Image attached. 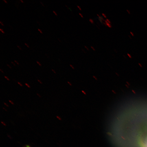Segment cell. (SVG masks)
<instances>
[{
	"label": "cell",
	"instance_id": "cell-2",
	"mask_svg": "<svg viewBox=\"0 0 147 147\" xmlns=\"http://www.w3.org/2000/svg\"><path fill=\"white\" fill-rule=\"evenodd\" d=\"M89 21L92 24H94V20L92 19L91 18H89Z\"/></svg>",
	"mask_w": 147,
	"mask_h": 147
},
{
	"label": "cell",
	"instance_id": "cell-14",
	"mask_svg": "<svg viewBox=\"0 0 147 147\" xmlns=\"http://www.w3.org/2000/svg\"><path fill=\"white\" fill-rule=\"evenodd\" d=\"M77 7H78V8L80 9V10H82V9L81 8V7L80 6H79V5H77Z\"/></svg>",
	"mask_w": 147,
	"mask_h": 147
},
{
	"label": "cell",
	"instance_id": "cell-42",
	"mask_svg": "<svg viewBox=\"0 0 147 147\" xmlns=\"http://www.w3.org/2000/svg\"><path fill=\"white\" fill-rule=\"evenodd\" d=\"M20 1H21L22 3H24V1H22V0H20Z\"/></svg>",
	"mask_w": 147,
	"mask_h": 147
},
{
	"label": "cell",
	"instance_id": "cell-4",
	"mask_svg": "<svg viewBox=\"0 0 147 147\" xmlns=\"http://www.w3.org/2000/svg\"><path fill=\"white\" fill-rule=\"evenodd\" d=\"M98 20H99V21H100V22L101 23H102L103 24V23L104 22H103V21L101 19V18H98Z\"/></svg>",
	"mask_w": 147,
	"mask_h": 147
},
{
	"label": "cell",
	"instance_id": "cell-28",
	"mask_svg": "<svg viewBox=\"0 0 147 147\" xmlns=\"http://www.w3.org/2000/svg\"><path fill=\"white\" fill-rule=\"evenodd\" d=\"M69 65L71 67V68H72L73 69H74V67L73 66L71 65V64H70Z\"/></svg>",
	"mask_w": 147,
	"mask_h": 147
},
{
	"label": "cell",
	"instance_id": "cell-18",
	"mask_svg": "<svg viewBox=\"0 0 147 147\" xmlns=\"http://www.w3.org/2000/svg\"><path fill=\"white\" fill-rule=\"evenodd\" d=\"M0 30H1V32L2 33H3V34H5V32L3 31V29H2L1 28L0 29Z\"/></svg>",
	"mask_w": 147,
	"mask_h": 147
},
{
	"label": "cell",
	"instance_id": "cell-3",
	"mask_svg": "<svg viewBox=\"0 0 147 147\" xmlns=\"http://www.w3.org/2000/svg\"><path fill=\"white\" fill-rule=\"evenodd\" d=\"M1 123L3 125L5 126H7L6 124H5V123L4 122H3V121H1Z\"/></svg>",
	"mask_w": 147,
	"mask_h": 147
},
{
	"label": "cell",
	"instance_id": "cell-25",
	"mask_svg": "<svg viewBox=\"0 0 147 147\" xmlns=\"http://www.w3.org/2000/svg\"><path fill=\"white\" fill-rule=\"evenodd\" d=\"M84 47H85V48L86 49H87L88 50H89V48L88 47H87V46L84 45Z\"/></svg>",
	"mask_w": 147,
	"mask_h": 147
},
{
	"label": "cell",
	"instance_id": "cell-32",
	"mask_svg": "<svg viewBox=\"0 0 147 147\" xmlns=\"http://www.w3.org/2000/svg\"><path fill=\"white\" fill-rule=\"evenodd\" d=\"M0 23L3 26H4V25H3V23L1 21H0Z\"/></svg>",
	"mask_w": 147,
	"mask_h": 147
},
{
	"label": "cell",
	"instance_id": "cell-36",
	"mask_svg": "<svg viewBox=\"0 0 147 147\" xmlns=\"http://www.w3.org/2000/svg\"><path fill=\"white\" fill-rule=\"evenodd\" d=\"M3 1H4L5 3H8V2H7V1H6V0H3Z\"/></svg>",
	"mask_w": 147,
	"mask_h": 147
},
{
	"label": "cell",
	"instance_id": "cell-20",
	"mask_svg": "<svg viewBox=\"0 0 147 147\" xmlns=\"http://www.w3.org/2000/svg\"><path fill=\"white\" fill-rule=\"evenodd\" d=\"M14 61L16 62V63L18 64V65H19L20 64L18 62L16 61V60H14Z\"/></svg>",
	"mask_w": 147,
	"mask_h": 147
},
{
	"label": "cell",
	"instance_id": "cell-1",
	"mask_svg": "<svg viewBox=\"0 0 147 147\" xmlns=\"http://www.w3.org/2000/svg\"><path fill=\"white\" fill-rule=\"evenodd\" d=\"M104 22L106 24V26H107L109 28H111L112 27V26L111 25V24L108 23V22L106 21V20H105Z\"/></svg>",
	"mask_w": 147,
	"mask_h": 147
},
{
	"label": "cell",
	"instance_id": "cell-37",
	"mask_svg": "<svg viewBox=\"0 0 147 147\" xmlns=\"http://www.w3.org/2000/svg\"><path fill=\"white\" fill-rule=\"evenodd\" d=\"M25 147H31L30 146H29V145H27L26 146H25Z\"/></svg>",
	"mask_w": 147,
	"mask_h": 147
},
{
	"label": "cell",
	"instance_id": "cell-40",
	"mask_svg": "<svg viewBox=\"0 0 147 147\" xmlns=\"http://www.w3.org/2000/svg\"><path fill=\"white\" fill-rule=\"evenodd\" d=\"M97 16H98V17H100V15H99V14H97Z\"/></svg>",
	"mask_w": 147,
	"mask_h": 147
},
{
	"label": "cell",
	"instance_id": "cell-43",
	"mask_svg": "<svg viewBox=\"0 0 147 147\" xmlns=\"http://www.w3.org/2000/svg\"><path fill=\"white\" fill-rule=\"evenodd\" d=\"M123 56L124 57V58H126V56H125V55H123Z\"/></svg>",
	"mask_w": 147,
	"mask_h": 147
},
{
	"label": "cell",
	"instance_id": "cell-31",
	"mask_svg": "<svg viewBox=\"0 0 147 147\" xmlns=\"http://www.w3.org/2000/svg\"><path fill=\"white\" fill-rule=\"evenodd\" d=\"M25 45L27 46V47L29 48V45H27V44L26 43H25Z\"/></svg>",
	"mask_w": 147,
	"mask_h": 147
},
{
	"label": "cell",
	"instance_id": "cell-12",
	"mask_svg": "<svg viewBox=\"0 0 147 147\" xmlns=\"http://www.w3.org/2000/svg\"><path fill=\"white\" fill-rule=\"evenodd\" d=\"M5 77V79H6V80L8 81H10V79H9L8 78V77L6 76H4Z\"/></svg>",
	"mask_w": 147,
	"mask_h": 147
},
{
	"label": "cell",
	"instance_id": "cell-27",
	"mask_svg": "<svg viewBox=\"0 0 147 147\" xmlns=\"http://www.w3.org/2000/svg\"><path fill=\"white\" fill-rule=\"evenodd\" d=\"M7 65L8 67L9 68H10V69H12V67H11L10 65H9L8 64H7Z\"/></svg>",
	"mask_w": 147,
	"mask_h": 147
},
{
	"label": "cell",
	"instance_id": "cell-6",
	"mask_svg": "<svg viewBox=\"0 0 147 147\" xmlns=\"http://www.w3.org/2000/svg\"><path fill=\"white\" fill-rule=\"evenodd\" d=\"M25 85L28 88H31L30 86L29 85V84H28L25 83Z\"/></svg>",
	"mask_w": 147,
	"mask_h": 147
},
{
	"label": "cell",
	"instance_id": "cell-11",
	"mask_svg": "<svg viewBox=\"0 0 147 147\" xmlns=\"http://www.w3.org/2000/svg\"><path fill=\"white\" fill-rule=\"evenodd\" d=\"M102 16L103 17L105 18H107V16L104 13H102Z\"/></svg>",
	"mask_w": 147,
	"mask_h": 147
},
{
	"label": "cell",
	"instance_id": "cell-15",
	"mask_svg": "<svg viewBox=\"0 0 147 147\" xmlns=\"http://www.w3.org/2000/svg\"><path fill=\"white\" fill-rule=\"evenodd\" d=\"M4 103V104L5 105V106H7V107H9V105H8V104L4 102V103Z\"/></svg>",
	"mask_w": 147,
	"mask_h": 147
},
{
	"label": "cell",
	"instance_id": "cell-33",
	"mask_svg": "<svg viewBox=\"0 0 147 147\" xmlns=\"http://www.w3.org/2000/svg\"><path fill=\"white\" fill-rule=\"evenodd\" d=\"M139 65L140 66V67H142V65H141V64L140 63H138Z\"/></svg>",
	"mask_w": 147,
	"mask_h": 147
},
{
	"label": "cell",
	"instance_id": "cell-9",
	"mask_svg": "<svg viewBox=\"0 0 147 147\" xmlns=\"http://www.w3.org/2000/svg\"><path fill=\"white\" fill-rule=\"evenodd\" d=\"M106 20L107 21L108 23H109L111 24V22L110 21V20L108 19V18H107Z\"/></svg>",
	"mask_w": 147,
	"mask_h": 147
},
{
	"label": "cell",
	"instance_id": "cell-34",
	"mask_svg": "<svg viewBox=\"0 0 147 147\" xmlns=\"http://www.w3.org/2000/svg\"><path fill=\"white\" fill-rule=\"evenodd\" d=\"M40 3H41V4H42V5H43V6H45V5H44V4H43V3H42V2H40Z\"/></svg>",
	"mask_w": 147,
	"mask_h": 147
},
{
	"label": "cell",
	"instance_id": "cell-24",
	"mask_svg": "<svg viewBox=\"0 0 147 147\" xmlns=\"http://www.w3.org/2000/svg\"><path fill=\"white\" fill-rule=\"evenodd\" d=\"M127 11L128 13V14H130V11L129 10H128V9H127L126 10Z\"/></svg>",
	"mask_w": 147,
	"mask_h": 147
},
{
	"label": "cell",
	"instance_id": "cell-17",
	"mask_svg": "<svg viewBox=\"0 0 147 147\" xmlns=\"http://www.w3.org/2000/svg\"><path fill=\"white\" fill-rule=\"evenodd\" d=\"M36 94L37 95H38V96L40 97V98H41V95H40V94H39L38 93H36Z\"/></svg>",
	"mask_w": 147,
	"mask_h": 147
},
{
	"label": "cell",
	"instance_id": "cell-38",
	"mask_svg": "<svg viewBox=\"0 0 147 147\" xmlns=\"http://www.w3.org/2000/svg\"><path fill=\"white\" fill-rule=\"evenodd\" d=\"M0 71H1V72L3 73H4V72H3V71L1 69H0Z\"/></svg>",
	"mask_w": 147,
	"mask_h": 147
},
{
	"label": "cell",
	"instance_id": "cell-26",
	"mask_svg": "<svg viewBox=\"0 0 147 147\" xmlns=\"http://www.w3.org/2000/svg\"><path fill=\"white\" fill-rule=\"evenodd\" d=\"M38 30L41 33V34H43V32H42V31L41 30V29H40L39 28L38 29Z\"/></svg>",
	"mask_w": 147,
	"mask_h": 147
},
{
	"label": "cell",
	"instance_id": "cell-13",
	"mask_svg": "<svg viewBox=\"0 0 147 147\" xmlns=\"http://www.w3.org/2000/svg\"><path fill=\"white\" fill-rule=\"evenodd\" d=\"M91 48L93 49V51H95L96 50V49H95V48L93 47V46H91Z\"/></svg>",
	"mask_w": 147,
	"mask_h": 147
},
{
	"label": "cell",
	"instance_id": "cell-21",
	"mask_svg": "<svg viewBox=\"0 0 147 147\" xmlns=\"http://www.w3.org/2000/svg\"><path fill=\"white\" fill-rule=\"evenodd\" d=\"M38 82L40 84H42V82L41 80H38Z\"/></svg>",
	"mask_w": 147,
	"mask_h": 147
},
{
	"label": "cell",
	"instance_id": "cell-10",
	"mask_svg": "<svg viewBox=\"0 0 147 147\" xmlns=\"http://www.w3.org/2000/svg\"><path fill=\"white\" fill-rule=\"evenodd\" d=\"M18 84H19V86H21V87H23V84H22L21 82H18Z\"/></svg>",
	"mask_w": 147,
	"mask_h": 147
},
{
	"label": "cell",
	"instance_id": "cell-35",
	"mask_svg": "<svg viewBox=\"0 0 147 147\" xmlns=\"http://www.w3.org/2000/svg\"><path fill=\"white\" fill-rule=\"evenodd\" d=\"M11 63L13 64V65H14V66H16V64H15L12 61L11 62Z\"/></svg>",
	"mask_w": 147,
	"mask_h": 147
},
{
	"label": "cell",
	"instance_id": "cell-16",
	"mask_svg": "<svg viewBox=\"0 0 147 147\" xmlns=\"http://www.w3.org/2000/svg\"><path fill=\"white\" fill-rule=\"evenodd\" d=\"M130 34H131L132 36H135V34H134V33L133 32H130Z\"/></svg>",
	"mask_w": 147,
	"mask_h": 147
},
{
	"label": "cell",
	"instance_id": "cell-44",
	"mask_svg": "<svg viewBox=\"0 0 147 147\" xmlns=\"http://www.w3.org/2000/svg\"><path fill=\"white\" fill-rule=\"evenodd\" d=\"M37 22L38 23V24H39V25H40V24L39 23V22H38L37 21Z\"/></svg>",
	"mask_w": 147,
	"mask_h": 147
},
{
	"label": "cell",
	"instance_id": "cell-41",
	"mask_svg": "<svg viewBox=\"0 0 147 147\" xmlns=\"http://www.w3.org/2000/svg\"><path fill=\"white\" fill-rule=\"evenodd\" d=\"M128 36L130 38H131V36H130V35H128Z\"/></svg>",
	"mask_w": 147,
	"mask_h": 147
},
{
	"label": "cell",
	"instance_id": "cell-8",
	"mask_svg": "<svg viewBox=\"0 0 147 147\" xmlns=\"http://www.w3.org/2000/svg\"><path fill=\"white\" fill-rule=\"evenodd\" d=\"M9 102H10V103H11V104L12 105H14V102H13L11 100H9Z\"/></svg>",
	"mask_w": 147,
	"mask_h": 147
},
{
	"label": "cell",
	"instance_id": "cell-7",
	"mask_svg": "<svg viewBox=\"0 0 147 147\" xmlns=\"http://www.w3.org/2000/svg\"><path fill=\"white\" fill-rule=\"evenodd\" d=\"M127 56L129 57V58H132V57L131 56V55H130V54H129V53H127Z\"/></svg>",
	"mask_w": 147,
	"mask_h": 147
},
{
	"label": "cell",
	"instance_id": "cell-45",
	"mask_svg": "<svg viewBox=\"0 0 147 147\" xmlns=\"http://www.w3.org/2000/svg\"><path fill=\"white\" fill-rule=\"evenodd\" d=\"M58 40H59V41H60V42H61V40H60V39H59V38H58Z\"/></svg>",
	"mask_w": 147,
	"mask_h": 147
},
{
	"label": "cell",
	"instance_id": "cell-23",
	"mask_svg": "<svg viewBox=\"0 0 147 147\" xmlns=\"http://www.w3.org/2000/svg\"><path fill=\"white\" fill-rule=\"evenodd\" d=\"M53 12L55 14V15H56V16H58L57 14V13L56 12H55V11H53Z\"/></svg>",
	"mask_w": 147,
	"mask_h": 147
},
{
	"label": "cell",
	"instance_id": "cell-22",
	"mask_svg": "<svg viewBox=\"0 0 147 147\" xmlns=\"http://www.w3.org/2000/svg\"><path fill=\"white\" fill-rule=\"evenodd\" d=\"M79 14L80 15V16H81L82 18H84V16L81 13H79Z\"/></svg>",
	"mask_w": 147,
	"mask_h": 147
},
{
	"label": "cell",
	"instance_id": "cell-29",
	"mask_svg": "<svg viewBox=\"0 0 147 147\" xmlns=\"http://www.w3.org/2000/svg\"><path fill=\"white\" fill-rule=\"evenodd\" d=\"M51 70H52L53 72H54L55 74H56V71H55V70L52 69H51Z\"/></svg>",
	"mask_w": 147,
	"mask_h": 147
},
{
	"label": "cell",
	"instance_id": "cell-30",
	"mask_svg": "<svg viewBox=\"0 0 147 147\" xmlns=\"http://www.w3.org/2000/svg\"><path fill=\"white\" fill-rule=\"evenodd\" d=\"M17 47H18V48H19L20 49V50H22V49L21 48V47H20L19 46H18V45H17Z\"/></svg>",
	"mask_w": 147,
	"mask_h": 147
},
{
	"label": "cell",
	"instance_id": "cell-5",
	"mask_svg": "<svg viewBox=\"0 0 147 147\" xmlns=\"http://www.w3.org/2000/svg\"><path fill=\"white\" fill-rule=\"evenodd\" d=\"M56 117L59 119V120L60 121H62V119L61 117L59 116H56Z\"/></svg>",
	"mask_w": 147,
	"mask_h": 147
},
{
	"label": "cell",
	"instance_id": "cell-19",
	"mask_svg": "<svg viewBox=\"0 0 147 147\" xmlns=\"http://www.w3.org/2000/svg\"><path fill=\"white\" fill-rule=\"evenodd\" d=\"M36 63H37L38 64V65H39V66H42V64L41 63H40V62L38 61H36Z\"/></svg>",
	"mask_w": 147,
	"mask_h": 147
},
{
	"label": "cell",
	"instance_id": "cell-39",
	"mask_svg": "<svg viewBox=\"0 0 147 147\" xmlns=\"http://www.w3.org/2000/svg\"><path fill=\"white\" fill-rule=\"evenodd\" d=\"M3 109H4V110H5V111H7V110L6 109H5V108L3 107Z\"/></svg>",
	"mask_w": 147,
	"mask_h": 147
}]
</instances>
